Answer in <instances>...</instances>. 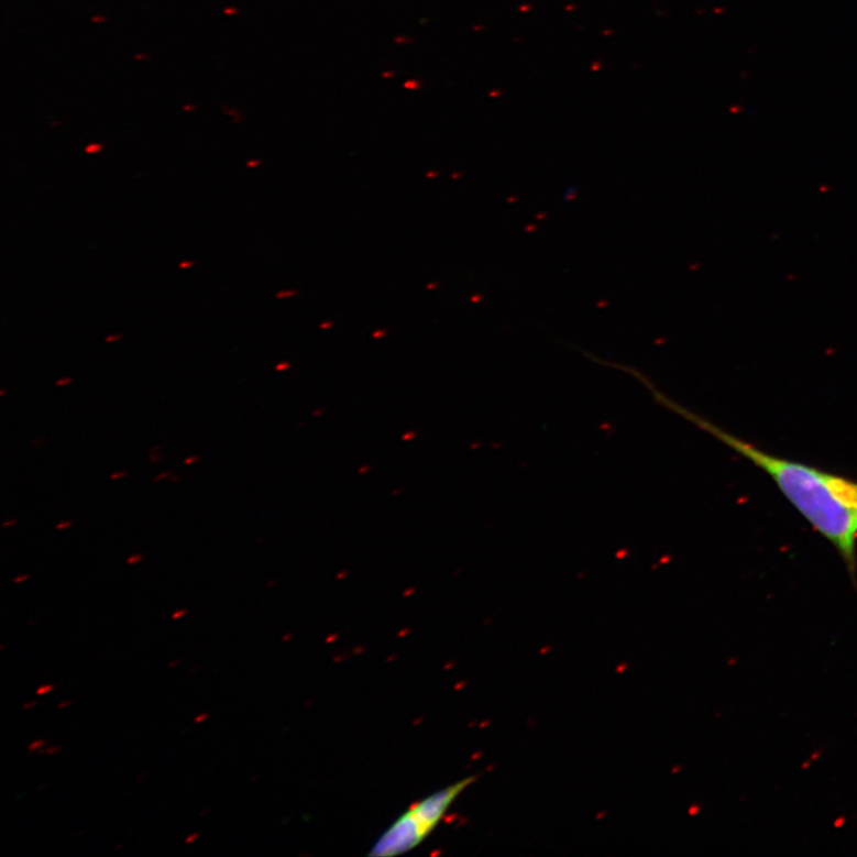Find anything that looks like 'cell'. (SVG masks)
Listing matches in <instances>:
<instances>
[{
	"mask_svg": "<svg viewBox=\"0 0 857 857\" xmlns=\"http://www.w3.org/2000/svg\"><path fill=\"white\" fill-rule=\"evenodd\" d=\"M648 391L662 408L714 436L769 475L795 510L835 547L857 589V482L803 462L768 454L666 396L652 383Z\"/></svg>",
	"mask_w": 857,
	"mask_h": 857,
	"instance_id": "cell-1",
	"label": "cell"
},
{
	"mask_svg": "<svg viewBox=\"0 0 857 857\" xmlns=\"http://www.w3.org/2000/svg\"><path fill=\"white\" fill-rule=\"evenodd\" d=\"M475 780V777L464 778L413 805L376 840L370 856L394 857L422 844L444 817L448 809Z\"/></svg>",
	"mask_w": 857,
	"mask_h": 857,
	"instance_id": "cell-2",
	"label": "cell"
},
{
	"mask_svg": "<svg viewBox=\"0 0 857 857\" xmlns=\"http://www.w3.org/2000/svg\"><path fill=\"white\" fill-rule=\"evenodd\" d=\"M47 744H48L47 739H35V740H33L32 744H29L26 746V750H28V752H31V754L32 752H37L43 747H46Z\"/></svg>",
	"mask_w": 857,
	"mask_h": 857,
	"instance_id": "cell-3",
	"label": "cell"
},
{
	"mask_svg": "<svg viewBox=\"0 0 857 857\" xmlns=\"http://www.w3.org/2000/svg\"><path fill=\"white\" fill-rule=\"evenodd\" d=\"M63 750L62 746H51L48 748H42L37 751L39 755H54Z\"/></svg>",
	"mask_w": 857,
	"mask_h": 857,
	"instance_id": "cell-4",
	"label": "cell"
},
{
	"mask_svg": "<svg viewBox=\"0 0 857 857\" xmlns=\"http://www.w3.org/2000/svg\"><path fill=\"white\" fill-rule=\"evenodd\" d=\"M101 150H103V144L91 143V144L87 145V147L85 149V152L87 154H95V153H99Z\"/></svg>",
	"mask_w": 857,
	"mask_h": 857,
	"instance_id": "cell-5",
	"label": "cell"
},
{
	"mask_svg": "<svg viewBox=\"0 0 857 857\" xmlns=\"http://www.w3.org/2000/svg\"><path fill=\"white\" fill-rule=\"evenodd\" d=\"M55 690V685L48 684V685H42L36 690V695H45L46 693H51Z\"/></svg>",
	"mask_w": 857,
	"mask_h": 857,
	"instance_id": "cell-6",
	"label": "cell"
},
{
	"mask_svg": "<svg viewBox=\"0 0 857 857\" xmlns=\"http://www.w3.org/2000/svg\"><path fill=\"white\" fill-rule=\"evenodd\" d=\"M143 560H144V556H142V554H133V556H130L127 559V564L128 565H133V564H136L139 562H142Z\"/></svg>",
	"mask_w": 857,
	"mask_h": 857,
	"instance_id": "cell-7",
	"label": "cell"
},
{
	"mask_svg": "<svg viewBox=\"0 0 857 857\" xmlns=\"http://www.w3.org/2000/svg\"><path fill=\"white\" fill-rule=\"evenodd\" d=\"M187 614H188V609L187 608H179V609H177V612L173 613L172 619H174V620L180 619V618L185 617Z\"/></svg>",
	"mask_w": 857,
	"mask_h": 857,
	"instance_id": "cell-8",
	"label": "cell"
},
{
	"mask_svg": "<svg viewBox=\"0 0 857 857\" xmlns=\"http://www.w3.org/2000/svg\"><path fill=\"white\" fill-rule=\"evenodd\" d=\"M31 578H32L31 574H21L13 579V584H23L25 583V581H28Z\"/></svg>",
	"mask_w": 857,
	"mask_h": 857,
	"instance_id": "cell-9",
	"label": "cell"
},
{
	"mask_svg": "<svg viewBox=\"0 0 857 857\" xmlns=\"http://www.w3.org/2000/svg\"><path fill=\"white\" fill-rule=\"evenodd\" d=\"M72 526H73V520H64V521H61L59 525L56 526V530L68 529Z\"/></svg>",
	"mask_w": 857,
	"mask_h": 857,
	"instance_id": "cell-10",
	"label": "cell"
},
{
	"mask_svg": "<svg viewBox=\"0 0 857 857\" xmlns=\"http://www.w3.org/2000/svg\"><path fill=\"white\" fill-rule=\"evenodd\" d=\"M173 474H174V471H168V472L158 474L156 477H154V482L156 483V482H160V481H164V479H167V477L171 479V476Z\"/></svg>",
	"mask_w": 857,
	"mask_h": 857,
	"instance_id": "cell-11",
	"label": "cell"
},
{
	"mask_svg": "<svg viewBox=\"0 0 857 857\" xmlns=\"http://www.w3.org/2000/svg\"><path fill=\"white\" fill-rule=\"evenodd\" d=\"M200 837V833H194L190 836H187L185 839L186 845H191L194 842H196Z\"/></svg>",
	"mask_w": 857,
	"mask_h": 857,
	"instance_id": "cell-12",
	"label": "cell"
},
{
	"mask_svg": "<svg viewBox=\"0 0 857 857\" xmlns=\"http://www.w3.org/2000/svg\"><path fill=\"white\" fill-rule=\"evenodd\" d=\"M199 460H200V457H198V455L188 457V458L185 459L184 464H186V466H190V464H194V463L198 462Z\"/></svg>",
	"mask_w": 857,
	"mask_h": 857,
	"instance_id": "cell-13",
	"label": "cell"
},
{
	"mask_svg": "<svg viewBox=\"0 0 857 857\" xmlns=\"http://www.w3.org/2000/svg\"><path fill=\"white\" fill-rule=\"evenodd\" d=\"M209 717H210V714H209V713H202V714H199V715H198V716L195 718V723H196V724H200V723H202V722H206V721H207Z\"/></svg>",
	"mask_w": 857,
	"mask_h": 857,
	"instance_id": "cell-14",
	"label": "cell"
},
{
	"mask_svg": "<svg viewBox=\"0 0 857 857\" xmlns=\"http://www.w3.org/2000/svg\"><path fill=\"white\" fill-rule=\"evenodd\" d=\"M127 476V472H116L111 474L110 479L111 481H118V479H122Z\"/></svg>",
	"mask_w": 857,
	"mask_h": 857,
	"instance_id": "cell-15",
	"label": "cell"
},
{
	"mask_svg": "<svg viewBox=\"0 0 857 857\" xmlns=\"http://www.w3.org/2000/svg\"><path fill=\"white\" fill-rule=\"evenodd\" d=\"M73 382L72 377H64V380L57 381L56 386H65Z\"/></svg>",
	"mask_w": 857,
	"mask_h": 857,
	"instance_id": "cell-16",
	"label": "cell"
},
{
	"mask_svg": "<svg viewBox=\"0 0 857 857\" xmlns=\"http://www.w3.org/2000/svg\"><path fill=\"white\" fill-rule=\"evenodd\" d=\"M19 519H10L3 523V528L13 527L14 525H18Z\"/></svg>",
	"mask_w": 857,
	"mask_h": 857,
	"instance_id": "cell-17",
	"label": "cell"
},
{
	"mask_svg": "<svg viewBox=\"0 0 857 857\" xmlns=\"http://www.w3.org/2000/svg\"><path fill=\"white\" fill-rule=\"evenodd\" d=\"M37 705H39V703L36 701L26 702L23 705V710H31L33 707H36Z\"/></svg>",
	"mask_w": 857,
	"mask_h": 857,
	"instance_id": "cell-18",
	"label": "cell"
},
{
	"mask_svg": "<svg viewBox=\"0 0 857 857\" xmlns=\"http://www.w3.org/2000/svg\"><path fill=\"white\" fill-rule=\"evenodd\" d=\"M193 266H195V263H193V261H184V263H180L179 265L180 268H190Z\"/></svg>",
	"mask_w": 857,
	"mask_h": 857,
	"instance_id": "cell-19",
	"label": "cell"
},
{
	"mask_svg": "<svg viewBox=\"0 0 857 857\" xmlns=\"http://www.w3.org/2000/svg\"><path fill=\"white\" fill-rule=\"evenodd\" d=\"M72 704H73L72 701H65V702L61 703L59 705H57V708L64 710V708L69 707Z\"/></svg>",
	"mask_w": 857,
	"mask_h": 857,
	"instance_id": "cell-20",
	"label": "cell"
},
{
	"mask_svg": "<svg viewBox=\"0 0 857 857\" xmlns=\"http://www.w3.org/2000/svg\"><path fill=\"white\" fill-rule=\"evenodd\" d=\"M182 662H183V660H182V659H177V660L171 661V662L168 663V668H176V667H178V666H179Z\"/></svg>",
	"mask_w": 857,
	"mask_h": 857,
	"instance_id": "cell-21",
	"label": "cell"
},
{
	"mask_svg": "<svg viewBox=\"0 0 857 857\" xmlns=\"http://www.w3.org/2000/svg\"><path fill=\"white\" fill-rule=\"evenodd\" d=\"M121 339H122V337H121V336H116V337H109V338H107V340H106V341H107L108 343H111V342H113V341H119V340H121Z\"/></svg>",
	"mask_w": 857,
	"mask_h": 857,
	"instance_id": "cell-22",
	"label": "cell"
},
{
	"mask_svg": "<svg viewBox=\"0 0 857 857\" xmlns=\"http://www.w3.org/2000/svg\"><path fill=\"white\" fill-rule=\"evenodd\" d=\"M210 812H211V809H210V807H207V809H205V811H201V812L199 813V816H200V817H206V816H208V815H209V813H210Z\"/></svg>",
	"mask_w": 857,
	"mask_h": 857,
	"instance_id": "cell-23",
	"label": "cell"
},
{
	"mask_svg": "<svg viewBox=\"0 0 857 857\" xmlns=\"http://www.w3.org/2000/svg\"><path fill=\"white\" fill-rule=\"evenodd\" d=\"M174 474H176V473H174ZM174 474L171 476V482L172 483H178L179 481H182V477L179 475H174Z\"/></svg>",
	"mask_w": 857,
	"mask_h": 857,
	"instance_id": "cell-24",
	"label": "cell"
},
{
	"mask_svg": "<svg viewBox=\"0 0 857 857\" xmlns=\"http://www.w3.org/2000/svg\"><path fill=\"white\" fill-rule=\"evenodd\" d=\"M145 779H147V773H145V772H144V773H141V774L138 777V782H142V781H144Z\"/></svg>",
	"mask_w": 857,
	"mask_h": 857,
	"instance_id": "cell-25",
	"label": "cell"
},
{
	"mask_svg": "<svg viewBox=\"0 0 857 857\" xmlns=\"http://www.w3.org/2000/svg\"><path fill=\"white\" fill-rule=\"evenodd\" d=\"M47 788H50V783H47V782H46V783H42V785H40V787L37 788V791H43V790H45V789H47Z\"/></svg>",
	"mask_w": 857,
	"mask_h": 857,
	"instance_id": "cell-26",
	"label": "cell"
},
{
	"mask_svg": "<svg viewBox=\"0 0 857 857\" xmlns=\"http://www.w3.org/2000/svg\"><path fill=\"white\" fill-rule=\"evenodd\" d=\"M125 845H127L125 842H122V844H120V845L114 847V850L119 851V850L123 849V847H125Z\"/></svg>",
	"mask_w": 857,
	"mask_h": 857,
	"instance_id": "cell-27",
	"label": "cell"
},
{
	"mask_svg": "<svg viewBox=\"0 0 857 857\" xmlns=\"http://www.w3.org/2000/svg\"><path fill=\"white\" fill-rule=\"evenodd\" d=\"M39 623V619H32L28 622V627H33L34 624Z\"/></svg>",
	"mask_w": 857,
	"mask_h": 857,
	"instance_id": "cell-28",
	"label": "cell"
},
{
	"mask_svg": "<svg viewBox=\"0 0 857 857\" xmlns=\"http://www.w3.org/2000/svg\"><path fill=\"white\" fill-rule=\"evenodd\" d=\"M199 670H201V666H199V664H198V666H195L194 668H191V671H190V672H191V673H196V672H197V671H199Z\"/></svg>",
	"mask_w": 857,
	"mask_h": 857,
	"instance_id": "cell-29",
	"label": "cell"
},
{
	"mask_svg": "<svg viewBox=\"0 0 857 857\" xmlns=\"http://www.w3.org/2000/svg\"><path fill=\"white\" fill-rule=\"evenodd\" d=\"M4 650H6V645L0 646V651H4Z\"/></svg>",
	"mask_w": 857,
	"mask_h": 857,
	"instance_id": "cell-30",
	"label": "cell"
},
{
	"mask_svg": "<svg viewBox=\"0 0 857 857\" xmlns=\"http://www.w3.org/2000/svg\"><path fill=\"white\" fill-rule=\"evenodd\" d=\"M0 395L4 396L6 395V389H2V394H0Z\"/></svg>",
	"mask_w": 857,
	"mask_h": 857,
	"instance_id": "cell-31",
	"label": "cell"
}]
</instances>
